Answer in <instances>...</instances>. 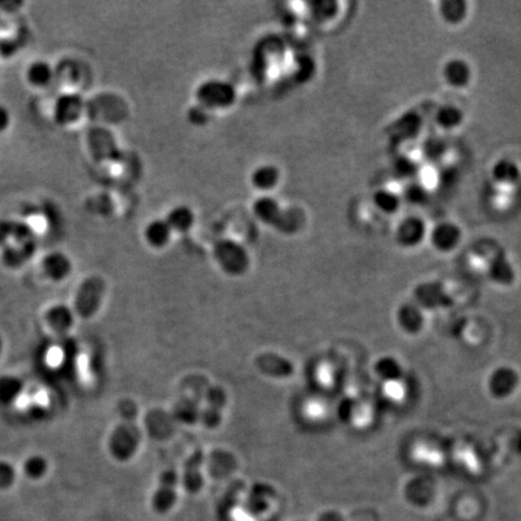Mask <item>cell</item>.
Segmentation results:
<instances>
[{
    "instance_id": "8992f818",
    "label": "cell",
    "mask_w": 521,
    "mask_h": 521,
    "mask_svg": "<svg viewBox=\"0 0 521 521\" xmlns=\"http://www.w3.org/2000/svg\"><path fill=\"white\" fill-rule=\"evenodd\" d=\"M464 239V232L455 221L442 220L429 228V241L431 246L439 254L454 252Z\"/></svg>"
},
{
    "instance_id": "7402d4cb",
    "label": "cell",
    "mask_w": 521,
    "mask_h": 521,
    "mask_svg": "<svg viewBox=\"0 0 521 521\" xmlns=\"http://www.w3.org/2000/svg\"><path fill=\"white\" fill-rule=\"evenodd\" d=\"M280 180V171L273 164H263L252 171L251 183L255 189L268 192L274 189Z\"/></svg>"
},
{
    "instance_id": "f1b7e54d",
    "label": "cell",
    "mask_w": 521,
    "mask_h": 521,
    "mask_svg": "<svg viewBox=\"0 0 521 521\" xmlns=\"http://www.w3.org/2000/svg\"><path fill=\"white\" fill-rule=\"evenodd\" d=\"M11 123H13L11 111L8 106L0 104V136L4 134L5 131H9Z\"/></svg>"
},
{
    "instance_id": "ffe728a7",
    "label": "cell",
    "mask_w": 521,
    "mask_h": 521,
    "mask_svg": "<svg viewBox=\"0 0 521 521\" xmlns=\"http://www.w3.org/2000/svg\"><path fill=\"white\" fill-rule=\"evenodd\" d=\"M254 213L264 224L280 227L285 211L276 199L269 196H262L255 201Z\"/></svg>"
},
{
    "instance_id": "9a60e30c",
    "label": "cell",
    "mask_w": 521,
    "mask_h": 521,
    "mask_svg": "<svg viewBox=\"0 0 521 521\" xmlns=\"http://www.w3.org/2000/svg\"><path fill=\"white\" fill-rule=\"evenodd\" d=\"M434 123L439 131L452 133L464 126V110L455 103H444L434 109Z\"/></svg>"
},
{
    "instance_id": "d6986e66",
    "label": "cell",
    "mask_w": 521,
    "mask_h": 521,
    "mask_svg": "<svg viewBox=\"0 0 521 521\" xmlns=\"http://www.w3.org/2000/svg\"><path fill=\"white\" fill-rule=\"evenodd\" d=\"M373 372L386 384L399 383L404 377V368L401 361L392 355L380 356L373 364Z\"/></svg>"
},
{
    "instance_id": "83f0119b",
    "label": "cell",
    "mask_w": 521,
    "mask_h": 521,
    "mask_svg": "<svg viewBox=\"0 0 521 521\" xmlns=\"http://www.w3.org/2000/svg\"><path fill=\"white\" fill-rule=\"evenodd\" d=\"M15 228H16V221L0 219V245L15 237Z\"/></svg>"
},
{
    "instance_id": "ac0fdd59",
    "label": "cell",
    "mask_w": 521,
    "mask_h": 521,
    "mask_svg": "<svg viewBox=\"0 0 521 521\" xmlns=\"http://www.w3.org/2000/svg\"><path fill=\"white\" fill-rule=\"evenodd\" d=\"M487 276L494 284L509 287L515 283L517 272L507 256L499 255L489 263Z\"/></svg>"
},
{
    "instance_id": "ba28073f",
    "label": "cell",
    "mask_w": 521,
    "mask_h": 521,
    "mask_svg": "<svg viewBox=\"0 0 521 521\" xmlns=\"http://www.w3.org/2000/svg\"><path fill=\"white\" fill-rule=\"evenodd\" d=\"M413 296V302L424 311H441L444 308L450 307L452 304V298L448 294L447 290L444 289L441 283L436 281H427L417 285L414 289Z\"/></svg>"
},
{
    "instance_id": "44dd1931",
    "label": "cell",
    "mask_w": 521,
    "mask_h": 521,
    "mask_svg": "<svg viewBox=\"0 0 521 521\" xmlns=\"http://www.w3.org/2000/svg\"><path fill=\"white\" fill-rule=\"evenodd\" d=\"M171 233L173 231L166 220H154L145 227V241L155 249H162L171 241Z\"/></svg>"
},
{
    "instance_id": "30bf717a",
    "label": "cell",
    "mask_w": 521,
    "mask_h": 521,
    "mask_svg": "<svg viewBox=\"0 0 521 521\" xmlns=\"http://www.w3.org/2000/svg\"><path fill=\"white\" fill-rule=\"evenodd\" d=\"M83 109L85 103L83 97L76 93H64L55 101L53 119L59 126H69L81 119Z\"/></svg>"
},
{
    "instance_id": "603a6c76",
    "label": "cell",
    "mask_w": 521,
    "mask_h": 521,
    "mask_svg": "<svg viewBox=\"0 0 521 521\" xmlns=\"http://www.w3.org/2000/svg\"><path fill=\"white\" fill-rule=\"evenodd\" d=\"M166 224H169L171 231L184 233L190 231L194 224V213L187 206H176L171 209L166 219Z\"/></svg>"
},
{
    "instance_id": "9c48e42d",
    "label": "cell",
    "mask_w": 521,
    "mask_h": 521,
    "mask_svg": "<svg viewBox=\"0 0 521 521\" xmlns=\"http://www.w3.org/2000/svg\"><path fill=\"white\" fill-rule=\"evenodd\" d=\"M227 404V394L224 387L211 386L204 396L203 407L201 408L199 420L208 429H217L224 417V411Z\"/></svg>"
},
{
    "instance_id": "7a4b0ae2",
    "label": "cell",
    "mask_w": 521,
    "mask_h": 521,
    "mask_svg": "<svg viewBox=\"0 0 521 521\" xmlns=\"http://www.w3.org/2000/svg\"><path fill=\"white\" fill-rule=\"evenodd\" d=\"M215 261L228 276H241L249 269L250 257L245 248L231 239H222L214 245Z\"/></svg>"
},
{
    "instance_id": "5b68a950",
    "label": "cell",
    "mask_w": 521,
    "mask_h": 521,
    "mask_svg": "<svg viewBox=\"0 0 521 521\" xmlns=\"http://www.w3.org/2000/svg\"><path fill=\"white\" fill-rule=\"evenodd\" d=\"M520 383V374L517 369L504 364L491 371L486 379V389L492 399L504 401L517 392Z\"/></svg>"
},
{
    "instance_id": "d4e9b609",
    "label": "cell",
    "mask_w": 521,
    "mask_h": 521,
    "mask_svg": "<svg viewBox=\"0 0 521 521\" xmlns=\"http://www.w3.org/2000/svg\"><path fill=\"white\" fill-rule=\"evenodd\" d=\"M204 464V451L201 449H196L192 454L187 457L184 464L185 483L187 486L194 489L201 482V469Z\"/></svg>"
},
{
    "instance_id": "277c9868",
    "label": "cell",
    "mask_w": 521,
    "mask_h": 521,
    "mask_svg": "<svg viewBox=\"0 0 521 521\" xmlns=\"http://www.w3.org/2000/svg\"><path fill=\"white\" fill-rule=\"evenodd\" d=\"M429 228L426 220L420 215H404L394 226V241L402 249H416L427 241Z\"/></svg>"
},
{
    "instance_id": "e0dca14e",
    "label": "cell",
    "mask_w": 521,
    "mask_h": 521,
    "mask_svg": "<svg viewBox=\"0 0 521 521\" xmlns=\"http://www.w3.org/2000/svg\"><path fill=\"white\" fill-rule=\"evenodd\" d=\"M24 79L31 87H48L55 80V68L48 59L38 58L27 66Z\"/></svg>"
},
{
    "instance_id": "4fadbf2b",
    "label": "cell",
    "mask_w": 521,
    "mask_h": 521,
    "mask_svg": "<svg viewBox=\"0 0 521 521\" xmlns=\"http://www.w3.org/2000/svg\"><path fill=\"white\" fill-rule=\"evenodd\" d=\"M396 324L407 336H417L425 329V311L414 302L402 303L396 311Z\"/></svg>"
},
{
    "instance_id": "5bb4252c",
    "label": "cell",
    "mask_w": 521,
    "mask_h": 521,
    "mask_svg": "<svg viewBox=\"0 0 521 521\" xmlns=\"http://www.w3.org/2000/svg\"><path fill=\"white\" fill-rule=\"evenodd\" d=\"M403 197L402 193L391 187L390 185L380 186L374 190L371 197V204L373 209L377 211V214L385 215V216H394L402 209Z\"/></svg>"
},
{
    "instance_id": "52a82bcc",
    "label": "cell",
    "mask_w": 521,
    "mask_h": 521,
    "mask_svg": "<svg viewBox=\"0 0 521 521\" xmlns=\"http://www.w3.org/2000/svg\"><path fill=\"white\" fill-rule=\"evenodd\" d=\"M441 78L447 87L455 91H464L469 88L474 79V69L471 62L466 58H448L441 68Z\"/></svg>"
},
{
    "instance_id": "6da1fadb",
    "label": "cell",
    "mask_w": 521,
    "mask_h": 521,
    "mask_svg": "<svg viewBox=\"0 0 521 521\" xmlns=\"http://www.w3.org/2000/svg\"><path fill=\"white\" fill-rule=\"evenodd\" d=\"M141 443V431L134 421V415L126 416L110 438V451L119 461L131 460L136 455Z\"/></svg>"
},
{
    "instance_id": "f546056e",
    "label": "cell",
    "mask_w": 521,
    "mask_h": 521,
    "mask_svg": "<svg viewBox=\"0 0 521 521\" xmlns=\"http://www.w3.org/2000/svg\"><path fill=\"white\" fill-rule=\"evenodd\" d=\"M209 110L206 109L204 106H193L192 109L190 110L189 117L193 123H206L209 119V114H208Z\"/></svg>"
},
{
    "instance_id": "cb8c5ba5",
    "label": "cell",
    "mask_w": 521,
    "mask_h": 521,
    "mask_svg": "<svg viewBox=\"0 0 521 521\" xmlns=\"http://www.w3.org/2000/svg\"><path fill=\"white\" fill-rule=\"evenodd\" d=\"M469 4L464 1H445L441 3L438 6L439 17L443 22L457 26L464 22L469 15Z\"/></svg>"
},
{
    "instance_id": "8fae6325",
    "label": "cell",
    "mask_w": 521,
    "mask_h": 521,
    "mask_svg": "<svg viewBox=\"0 0 521 521\" xmlns=\"http://www.w3.org/2000/svg\"><path fill=\"white\" fill-rule=\"evenodd\" d=\"M255 366L264 377L273 379H287L294 373V364L291 359L271 351L256 356Z\"/></svg>"
},
{
    "instance_id": "3957f363",
    "label": "cell",
    "mask_w": 521,
    "mask_h": 521,
    "mask_svg": "<svg viewBox=\"0 0 521 521\" xmlns=\"http://www.w3.org/2000/svg\"><path fill=\"white\" fill-rule=\"evenodd\" d=\"M198 104L208 110L224 109L232 106L237 92L233 85L224 80H206L196 91Z\"/></svg>"
},
{
    "instance_id": "2e32d148",
    "label": "cell",
    "mask_w": 521,
    "mask_h": 521,
    "mask_svg": "<svg viewBox=\"0 0 521 521\" xmlns=\"http://www.w3.org/2000/svg\"><path fill=\"white\" fill-rule=\"evenodd\" d=\"M104 283L99 278H91L86 280L80 290V311L83 315L94 314L101 306V298L106 291Z\"/></svg>"
},
{
    "instance_id": "4316f807",
    "label": "cell",
    "mask_w": 521,
    "mask_h": 521,
    "mask_svg": "<svg viewBox=\"0 0 521 521\" xmlns=\"http://www.w3.org/2000/svg\"><path fill=\"white\" fill-rule=\"evenodd\" d=\"M176 417L180 421L185 422H194L199 420V414H201V408L198 407L197 403L191 399H181V402L178 403L176 407Z\"/></svg>"
},
{
    "instance_id": "484cf974",
    "label": "cell",
    "mask_w": 521,
    "mask_h": 521,
    "mask_svg": "<svg viewBox=\"0 0 521 521\" xmlns=\"http://www.w3.org/2000/svg\"><path fill=\"white\" fill-rule=\"evenodd\" d=\"M45 271L53 278H63L71 273V259L62 252H52L44 259Z\"/></svg>"
},
{
    "instance_id": "7c38bea8",
    "label": "cell",
    "mask_w": 521,
    "mask_h": 521,
    "mask_svg": "<svg viewBox=\"0 0 521 521\" xmlns=\"http://www.w3.org/2000/svg\"><path fill=\"white\" fill-rule=\"evenodd\" d=\"M490 180L499 190H514L521 183V166L513 158H499L491 166Z\"/></svg>"
}]
</instances>
